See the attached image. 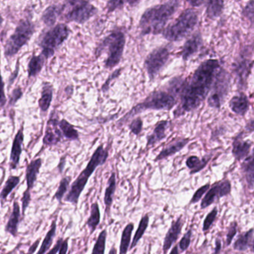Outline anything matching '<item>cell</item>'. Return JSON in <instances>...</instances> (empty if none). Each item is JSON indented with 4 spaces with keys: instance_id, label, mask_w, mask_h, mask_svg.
Wrapping results in <instances>:
<instances>
[{
    "instance_id": "cell-11",
    "label": "cell",
    "mask_w": 254,
    "mask_h": 254,
    "mask_svg": "<svg viewBox=\"0 0 254 254\" xmlns=\"http://www.w3.org/2000/svg\"><path fill=\"white\" fill-rule=\"evenodd\" d=\"M170 56L169 49L166 47H161L153 50L147 56L144 65L150 81L155 79L169 62Z\"/></svg>"
},
{
    "instance_id": "cell-2",
    "label": "cell",
    "mask_w": 254,
    "mask_h": 254,
    "mask_svg": "<svg viewBox=\"0 0 254 254\" xmlns=\"http://www.w3.org/2000/svg\"><path fill=\"white\" fill-rule=\"evenodd\" d=\"M180 5L179 1H169L145 10L139 23L141 34L142 35L162 34Z\"/></svg>"
},
{
    "instance_id": "cell-49",
    "label": "cell",
    "mask_w": 254,
    "mask_h": 254,
    "mask_svg": "<svg viewBox=\"0 0 254 254\" xmlns=\"http://www.w3.org/2000/svg\"><path fill=\"white\" fill-rule=\"evenodd\" d=\"M7 99L5 93V82L0 70V108H3L6 105Z\"/></svg>"
},
{
    "instance_id": "cell-56",
    "label": "cell",
    "mask_w": 254,
    "mask_h": 254,
    "mask_svg": "<svg viewBox=\"0 0 254 254\" xmlns=\"http://www.w3.org/2000/svg\"><path fill=\"white\" fill-rule=\"evenodd\" d=\"M192 7H199L205 4V1H190L188 2Z\"/></svg>"
},
{
    "instance_id": "cell-30",
    "label": "cell",
    "mask_w": 254,
    "mask_h": 254,
    "mask_svg": "<svg viewBox=\"0 0 254 254\" xmlns=\"http://www.w3.org/2000/svg\"><path fill=\"white\" fill-rule=\"evenodd\" d=\"M46 59L41 54L38 56L33 55L28 64V78L38 76L42 71Z\"/></svg>"
},
{
    "instance_id": "cell-48",
    "label": "cell",
    "mask_w": 254,
    "mask_h": 254,
    "mask_svg": "<svg viewBox=\"0 0 254 254\" xmlns=\"http://www.w3.org/2000/svg\"><path fill=\"white\" fill-rule=\"evenodd\" d=\"M127 1H108L107 2L106 8L108 13L114 12L116 10L121 9L124 7L125 4L127 3Z\"/></svg>"
},
{
    "instance_id": "cell-47",
    "label": "cell",
    "mask_w": 254,
    "mask_h": 254,
    "mask_svg": "<svg viewBox=\"0 0 254 254\" xmlns=\"http://www.w3.org/2000/svg\"><path fill=\"white\" fill-rule=\"evenodd\" d=\"M32 200V194H31L30 190H26L23 194V197L21 198L22 202V215L24 216L26 214V209L29 207Z\"/></svg>"
},
{
    "instance_id": "cell-46",
    "label": "cell",
    "mask_w": 254,
    "mask_h": 254,
    "mask_svg": "<svg viewBox=\"0 0 254 254\" xmlns=\"http://www.w3.org/2000/svg\"><path fill=\"white\" fill-rule=\"evenodd\" d=\"M23 91L22 90L21 87H17L16 88H14L13 90V91L11 92V96L9 97V105L11 106H14L17 104V102L23 97Z\"/></svg>"
},
{
    "instance_id": "cell-5",
    "label": "cell",
    "mask_w": 254,
    "mask_h": 254,
    "mask_svg": "<svg viewBox=\"0 0 254 254\" xmlns=\"http://www.w3.org/2000/svg\"><path fill=\"white\" fill-rule=\"evenodd\" d=\"M126 44L124 32L120 30L114 31L101 41L96 49L95 56L96 58L100 57L102 53L106 52L108 57L105 62V67L108 69H114L120 64L123 59Z\"/></svg>"
},
{
    "instance_id": "cell-22",
    "label": "cell",
    "mask_w": 254,
    "mask_h": 254,
    "mask_svg": "<svg viewBox=\"0 0 254 254\" xmlns=\"http://www.w3.org/2000/svg\"><path fill=\"white\" fill-rule=\"evenodd\" d=\"M169 124L170 122L168 120H161L156 124L152 133L147 137V148L154 146L166 138V131L169 128Z\"/></svg>"
},
{
    "instance_id": "cell-41",
    "label": "cell",
    "mask_w": 254,
    "mask_h": 254,
    "mask_svg": "<svg viewBox=\"0 0 254 254\" xmlns=\"http://www.w3.org/2000/svg\"><path fill=\"white\" fill-rule=\"evenodd\" d=\"M242 14V17L248 20L251 26H253L254 25V2L253 0L248 2L246 5L244 7Z\"/></svg>"
},
{
    "instance_id": "cell-52",
    "label": "cell",
    "mask_w": 254,
    "mask_h": 254,
    "mask_svg": "<svg viewBox=\"0 0 254 254\" xmlns=\"http://www.w3.org/2000/svg\"><path fill=\"white\" fill-rule=\"evenodd\" d=\"M68 248H69V238H66V239H64L63 242H62L58 254H67Z\"/></svg>"
},
{
    "instance_id": "cell-4",
    "label": "cell",
    "mask_w": 254,
    "mask_h": 254,
    "mask_svg": "<svg viewBox=\"0 0 254 254\" xmlns=\"http://www.w3.org/2000/svg\"><path fill=\"white\" fill-rule=\"evenodd\" d=\"M176 96L173 94L170 90H156L151 94L148 95L143 101L135 105L127 114H126L119 122V124L124 125L130 119L135 116L144 112L150 111H170L177 105Z\"/></svg>"
},
{
    "instance_id": "cell-37",
    "label": "cell",
    "mask_w": 254,
    "mask_h": 254,
    "mask_svg": "<svg viewBox=\"0 0 254 254\" xmlns=\"http://www.w3.org/2000/svg\"><path fill=\"white\" fill-rule=\"evenodd\" d=\"M149 220L150 218L148 214H145L141 218L137 230H136L134 236H133V240H132L130 248H129V251L133 249L137 245V244L139 243V240L143 237L144 234H145V231H146L148 225H149Z\"/></svg>"
},
{
    "instance_id": "cell-50",
    "label": "cell",
    "mask_w": 254,
    "mask_h": 254,
    "mask_svg": "<svg viewBox=\"0 0 254 254\" xmlns=\"http://www.w3.org/2000/svg\"><path fill=\"white\" fill-rule=\"evenodd\" d=\"M121 74V69H117V70L114 71L111 75H110L109 78L107 79V81H105L104 85L102 86V91L107 92L108 90H109V85L113 81H114L115 78H117L119 75Z\"/></svg>"
},
{
    "instance_id": "cell-28",
    "label": "cell",
    "mask_w": 254,
    "mask_h": 254,
    "mask_svg": "<svg viewBox=\"0 0 254 254\" xmlns=\"http://www.w3.org/2000/svg\"><path fill=\"white\" fill-rule=\"evenodd\" d=\"M211 160V156L200 158L197 156H190L186 160V166L190 170V175H194L203 170Z\"/></svg>"
},
{
    "instance_id": "cell-33",
    "label": "cell",
    "mask_w": 254,
    "mask_h": 254,
    "mask_svg": "<svg viewBox=\"0 0 254 254\" xmlns=\"http://www.w3.org/2000/svg\"><path fill=\"white\" fill-rule=\"evenodd\" d=\"M20 183V176L10 175L5 182V185L2 187V191L0 192V202L3 204L6 199L8 198L11 191L19 185Z\"/></svg>"
},
{
    "instance_id": "cell-34",
    "label": "cell",
    "mask_w": 254,
    "mask_h": 254,
    "mask_svg": "<svg viewBox=\"0 0 254 254\" xmlns=\"http://www.w3.org/2000/svg\"><path fill=\"white\" fill-rule=\"evenodd\" d=\"M101 221V212L100 209H99V203L97 201L94 202L91 205L90 208V214L87 219V227L90 229V235L93 234L96 231L99 224H100Z\"/></svg>"
},
{
    "instance_id": "cell-3",
    "label": "cell",
    "mask_w": 254,
    "mask_h": 254,
    "mask_svg": "<svg viewBox=\"0 0 254 254\" xmlns=\"http://www.w3.org/2000/svg\"><path fill=\"white\" fill-rule=\"evenodd\" d=\"M108 157H109L108 150L104 148L103 145H99L93 152L85 169L79 174L76 179L72 183L67 194L65 197V201L69 202L75 206L78 205L80 196L85 189L90 177L99 166H102L106 163Z\"/></svg>"
},
{
    "instance_id": "cell-16",
    "label": "cell",
    "mask_w": 254,
    "mask_h": 254,
    "mask_svg": "<svg viewBox=\"0 0 254 254\" xmlns=\"http://www.w3.org/2000/svg\"><path fill=\"white\" fill-rule=\"evenodd\" d=\"M183 227H184V220L181 215L178 217L175 221H172L171 227H169V230L166 233L164 241H163V254H167L168 251L171 249L172 245L177 242L181 235Z\"/></svg>"
},
{
    "instance_id": "cell-20",
    "label": "cell",
    "mask_w": 254,
    "mask_h": 254,
    "mask_svg": "<svg viewBox=\"0 0 254 254\" xmlns=\"http://www.w3.org/2000/svg\"><path fill=\"white\" fill-rule=\"evenodd\" d=\"M190 141V139L189 138H179L177 140L174 141L159 153L158 155L154 159V161H160L175 155V154L181 151L183 148H185Z\"/></svg>"
},
{
    "instance_id": "cell-21",
    "label": "cell",
    "mask_w": 254,
    "mask_h": 254,
    "mask_svg": "<svg viewBox=\"0 0 254 254\" xmlns=\"http://www.w3.org/2000/svg\"><path fill=\"white\" fill-rule=\"evenodd\" d=\"M229 106L232 112L236 115L245 117L249 111V99L245 93H240L230 99Z\"/></svg>"
},
{
    "instance_id": "cell-59",
    "label": "cell",
    "mask_w": 254,
    "mask_h": 254,
    "mask_svg": "<svg viewBox=\"0 0 254 254\" xmlns=\"http://www.w3.org/2000/svg\"><path fill=\"white\" fill-rule=\"evenodd\" d=\"M32 254V253H30V252H28L27 254Z\"/></svg>"
},
{
    "instance_id": "cell-58",
    "label": "cell",
    "mask_w": 254,
    "mask_h": 254,
    "mask_svg": "<svg viewBox=\"0 0 254 254\" xmlns=\"http://www.w3.org/2000/svg\"><path fill=\"white\" fill-rule=\"evenodd\" d=\"M117 254V249H116L115 246H113L111 249L110 250L109 254Z\"/></svg>"
},
{
    "instance_id": "cell-27",
    "label": "cell",
    "mask_w": 254,
    "mask_h": 254,
    "mask_svg": "<svg viewBox=\"0 0 254 254\" xmlns=\"http://www.w3.org/2000/svg\"><path fill=\"white\" fill-rule=\"evenodd\" d=\"M242 170L248 184V189L253 190L254 185V161L253 151L244 160L243 163H242Z\"/></svg>"
},
{
    "instance_id": "cell-43",
    "label": "cell",
    "mask_w": 254,
    "mask_h": 254,
    "mask_svg": "<svg viewBox=\"0 0 254 254\" xmlns=\"http://www.w3.org/2000/svg\"><path fill=\"white\" fill-rule=\"evenodd\" d=\"M210 186V184H206L200 187V188L197 189L195 192L193 194L191 200H190V204H194V203H197V202L200 201V199L203 197L204 194H206Z\"/></svg>"
},
{
    "instance_id": "cell-18",
    "label": "cell",
    "mask_w": 254,
    "mask_h": 254,
    "mask_svg": "<svg viewBox=\"0 0 254 254\" xmlns=\"http://www.w3.org/2000/svg\"><path fill=\"white\" fill-rule=\"evenodd\" d=\"M203 45V38L201 34L197 32L193 34L190 38L187 40L183 46L181 52V56L184 62L191 59L194 55L200 50Z\"/></svg>"
},
{
    "instance_id": "cell-54",
    "label": "cell",
    "mask_w": 254,
    "mask_h": 254,
    "mask_svg": "<svg viewBox=\"0 0 254 254\" xmlns=\"http://www.w3.org/2000/svg\"><path fill=\"white\" fill-rule=\"evenodd\" d=\"M221 239L217 238L215 239V248L214 249L213 254H219V253L221 252Z\"/></svg>"
},
{
    "instance_id": "cell-29",
    "label": "cell",
    "mask_w": 254,
    "mask_h": 254,
    "mask_svg": "<svg viewBox=\"0 0 254 254\" xmlns=\"http://www.w3.org/2000/svg\"><path fill=\"white\" fill-rule=\"evenodd\" d=\"M116 190H117L116 174L115 172H112L109 179H108L107 187L105 189V197H104V202H105V206H106L105 211H106L107 213H109L110 209L112 206Z\"/></svg>"
},
{
    "instance_id": "cell-8",
    "label": "cell",
    "mask_w": 254,
    "mask_h": 254,
    "mask_svg": "<svg viewBox=\"0 0 254 254\" xmlns=\"http://www.w3.org/2000/svg\"><path fill=\"white\" fill-rule=\"evenodd\" d=\"M36 31L32 20L23 18L19 21L12 35L8 38L4 47V56L11 59L15 56L30 41Z\"/></svg>"
},
{
    "instance_id": "cell-25",
    "label": "cell",
    "mask_w": 254,
    "mask_h": 254,
    "mask_svg": "<svg viewBox=\"0 0 254 254\" xmlns=\"http://www.w3.org/2000/svg\"><path fill=\"white\" fill-rule=\"evenodd\" d=\"M54 87L53 84L48 81L43 83L41 96L38 101V106L42 113H47L51 106L53 99Z\"/></svg>"
},
{
    "instance_id": "cell-31",
    "label": "cell",
    "mask_w": 254,
    "mask_h": 254,
    "mask_svg": "<svg viewBox=\"0 0 254 254\" xmlns=\"http://www.w3.org/2000/svg\"><path fill=\"white\" fill-rule=\"evenodd\" d=\"M56 230H57V217H56L52 221L50 230L46 234L42 244H41V248L38 250L37 254H46L50 251L52 245H53V240L56 236Z\"/></svg>"
},
{
    "instance_id": "cell-15",
    "label": "cell",
    "mask_w": 254,
    "mask_h": 254,
    "mask_svg": "<svg viewBox=\"0 0 254 254\" xmlns=\"http://www.w3.org/2000/svg\"><path fill=\"white\" fill-rule=\"evenodd\" d=\"M24 127L22 126L17 130L14 136V140L11 147V154H10V169L11 170L17 169L20 165V157L23 152V145L24 142Z\"/></svg>"
},
{
    "instance_id": "cell-53",
    "label": "cell",
    "mask_w": 254,
    "mask_h": 254,
    "mask_svg": "<svg viewBox=\"0 0 254 254\" xmlns=\"http://www.w3.org/2000/svg\"><path fill=\"white\" fill-rule=\"evenodd\" d=\"M63 238H59V239H58L57 242H56L55 246L53 247V248H52V249H50V251H49V252L47 253L46 254H58L59 248H60L61 245H62V242H63Z\"/></svg>"
},
{
    "instance_id": "cell-17",
    "label": "cell",
    "mask_w": 254,
    "mask_h": 254,
    "mask_svg": "<svg viewBox=\"0 0 254 254\" xmlns=\"http://www.w3.org/2000/svg\"><path fill=\"white\" fill-rule=\"evenodd\" d=\"M252 142L249 140H245L243 137V133H240L235 137L233 142L232 154L237 161H241L246 159L251 154Z\"/></svg>"
},
{
    "instance_id": "cell-35",
    "label": "cell",
    "mask_w": 254,
    "mask_h": 254,
    "mask_svg": "<svg viewBox=\"0 0 254 254\" xmlns=\"http://www.w3.org/2000/svg\"><path fill=\"white\" fill-rule=\"evenodd\" d=\"M206 14L208 18L215 19L221 15L224 8V1L221 0H212V1H206Z\"/></svg>"
},
{
    "instance_id": "cell-24",
    "label": "cell",
    "mask_w": 254,
    "mask_h": 254,
    "mask_svg": "<svg viewBox=\"0 0 254 254\" xmlns=\"http://www.w3.org/2000/svg\"><path fill=\"white\" fill-rule=\"evenodd\" d=\"M254 228L244 232L238 236L236 242L233 244V249L239 252H245L248 249L254 251Z\"/></svg>"
},
{
    "instance_id": "cell-38",
    "label": "cell",
    "mask_w": 254,
    "mask_h": 254,
    "mask_svg": "<svg viewBox=\"0 0 254 254\" xmlns=\"http://www.w3.org/2000/svg\"><path fill=\"white\" fill-rule=\"evenodd\" d=\"M71 177L66 176L61 180L60 184L59 187L53 196V199H56L59 203L62 201L64 197L68 190H69V186H70Z\"/></svg>"
},
{
    "instance_id": "cell-12",
    "label": "cell",
    "mask_w": 254,
    "mask_h": 254,
    "mask_svg": "<svg viewBox=\"0 0 254 254\" xmlns=\"http://www.w3.org/2000/svg\"><path fill=\"white\" fill-rule=\"evenodd\" d=\"M251 48L253 47L244 48L233 65V70L238 78V83L241 87L247 85V81L252 70L254 64V61L252 59L253 51L249 53V50Z\"/></svg>"
},
{
    "instance_id": "cell-32",
    "label": "cell",
    "mask_w": 254,
    "mask_h": 254,
    "mask_svg": "<svg viewBox=\"0 0 254 254\" xmlns=\"http://www.w3.org/2000/svg\"><path fill=\"white\" fill-rule=\"evenodd\" d=\"M59 127L62 132V136L66 140L77 141L79 139V133H78V130L75 128L73 125L69 123L65 119H62L59 121Z\"/></svg>"
},
{
    "instance_id": "cell-26",
    "label": "cell",
    "mask_w": 254,
    "mask_h": 254,
    "mask_svg": "<svg viewBox=\"0 0 254 254\" xmlns=\"http://www.w3.org/2000/svg\"><path fill=\"white\" fill-rule=\"evenodd\" d=\"M62 4L50 5L43 12L41 20L47 27H53L56 25L58 19L62 16Z\"/></svg>"
},
{
    "instance_id": "cell-57",
    "label": "cell",
    "mask_w": 254,
    "mask_h": 254,
    "mask_svg": "<svg viewBox=\"0 0 254 254\" xmlns=\"http://www.w3.org/2000/svg\"><path fill=\"white\" fill-rule=\"evenodd\" d=\"M179 254V248H178V245H175L174 248H172V251H171L170 254Z\"/></svg>"
},
{
    "instance_id": "cell-6",
    "label": "cell",
    "mask_w": 254,
    "mask_h": 254,
    "mask_svg": "<svg viewBox=\"0 0 254 254\" xmlns=\"http://www.w3.org/2000/svg\"><path fill=\"white\" fill-rule=\"evenodd\" d=\"M70 35V29L66 23H58L41 32L37 44L41 49V55L46 61L53 57L56 50L63 45Z\"/></svg>"
},
{
    "instance_id": "cell-13",
    "label": "cell",
    "mask_w": 254,
    "mask_h": 254,
    "mask_svg": "<svg viewBox=\"0 0 254 254\" xmlns=\"http://www.w3.org/2000/svg\"><path fill=\"white\" fill-rule=\"evenodd\" d=\"M231 190V182L228 179H223L214 183L202 199L200 209H206L221 197L228 196Z\"/></svg>"
},
{
    "instance_id": "cell-42",
    "label": "cell",
    "mask_w": 254,
    "mask_h": 254,
    "mask_svg": "<svg viewBox=\"0 0 254 254\" xmlns=\"http://www.w3.org/2000/svg\"><path fill=\"white\" fill-rule=\"evenodd\" d=\"M191 236H192V230L190 229L181 239L178 245V248H180L181 252H185L188 248H190V244H191Z\"/></svg>"
},
{
    "instance_id": "cell-10",
    "label": "cell",
    "mask_w": 254,
    "mask_h": 254,
    "mask_svg": "<svg viewBox=\"0 0 254 254\" xmlns=\"http://www.w3.org/2000/svg\"><path fill=\"white\" fill-rule=\"evenodd\" d=\"M230 73L221 68L215 76L212 88L207 96V104L210 108L219 110L228 95L230 89Z\"/></svg>"
},
{
    "instance_id": "cell-45",
    "label": "cell",
    "mask_w": 254,
    "mask_h": 254,
    "mask_svg": "<svg viewBox=\"0 0 254 254\" xmlns=\"http://www.w3.org/2000/svg\"><path fill=\"white\" fill-rule=\"evenodd\" d=\"M238 231V224L236 221H233L230 224L227 230V236H226V246H229L233 242L235 236Z\"/></svg>"
},
{
    "instance_id": "cell-19",
    "label": "cell",
    "mask_w": 254,
    "mask_h": 254,
    "mask_svg": "<svg viewBox=\"0 0 254 254\" xmlns=\"http://www.w3.org/2000/svg\"><path fill=\"white\" fill-rule=\"evenodd\" d=\"M20 219H21V211H20V204L19 202L15 200L13 203L12 211L5 227V232L9 233L13 237L17 238L18 236Z\"/></svg>"
},
{
    "instance_id": "cell-39",
    "label": "cell",
    "mask_w": 254,
    "mask_h": 254,
    "mask_svg": "<svg viewBox=\"0 0 254 254\" xmlns=\"http://www.w3.org/2000/svg\"><path fill=\"white\" fill-rule=\"evenodd\" d=\"M107 237H108V231L106 229H104L98 236L91 254H105Z\"/></svg>"
},
{
    "instance_id": "cell-9",
    "label": "cell",
    "mask_w": 254,
    "mask_h": 254,
    "mask_svg": "<svg viewBox=\"0 0 254 254\" xmlns=\"http://www.w3.org/2000/svg\"><path fill=\"white\" fill-rule=\"evenodd\" d=\"M97 13L98 8L88 1L72 0L62 4L61 17L66 23L84 24Z\"/></svg>"
},
{
    "instance_id": "cell-55",
    "label": "cell",
    "mask_w": 254,
    "mask_h": 254,
    "mask_svg": "<svg viewBox=\"0 0 254 254\" xmlns=\"http://www.w3.org/2000/svg\"><path fill=\"white\" fill-rule=\"evenodd\" d=\"M65 164H66V158H65V157H63L61 159L60 163H59V169L61 173L63 172L64 169Z\"/></svg>"
},
{
    "instance_id": "cell-40",
    "label": "cell",
    "mask_w": 254,
    "mask_h": 254,
    "mask_svg": "<svg viewBox=\"0 0 254 254\" xmlns=\"http://www.w3.org/2000/svg\"><path fill=\"white\" fill-rule=\"evenodd\" d=\"M218 212V211L217 207H214L213 209L206 215V218H205L203 223V233H206V232L209 231V229L212 227V224H214L215 219H216Z\"/></svg>"
},
{
    "instance_id": "cell-51",
    "label": "cell",
    "mask_w": 254,
    "mask_h": 254,
    "mask_svg": "<svg viewBox=\"0 0 254 254\" xmlns=\"http://www.w3.org/2000/svg\"><path fill=\"white\" fill-rule=\"evenodd\" d=\"M19 71H20V59H17L15 69H14V72L11 74L9 79H8V84H9V85H11V84L14 82V81L17 79V76H18Z\"/></svg>"
},
{
    "instance_id": "cell-23",
    "label": "cell",
    "mask_w": 254,
    "mask_h": 254,
    "mask_svg": "<svg viewBox=\"0 0 254 254\" xmlns=\"http://www.w3.org/2000/svg\"><path fill=\"white\" fill-rule=\"evenodd\" d=\"M43 164V160L41 158H37L32 160L26 166V181L28 190H33L35 182L38 180V175L40 173L41 166Z\"/></svg>"
},
{
    "instance_id": "cell-7",
    "label": "cell",
    "mask_w": 254,
    "mask_h": 254,
    "mask_svg": "<svg viewBox=\"0 0 254 254\" xmlns=\"http://www.w3.org/2000/svg\"><path fill=\"white\" fill-rule=\"evenodd\" d=\"M198 21V11L194 8H187L173 23L165 28L162 35L170 42L181 41L194 30Z\"/></svg>"
},
{
    "instance_id": "cell-14",
    "label": "cell",
    "mask_w": 254,
    "mask_h": 254,
    "mask_svg": "<svg viewBox=\"0 0 254 254\" xmlns=\"http://www.w3.org/2000/svg\"><path fill=\"white\" fill-rule=\"evenodd\" d=\"M59 117L54 111L52 112L50 120L47 122L45 135L43 139V143L45 146H53L58 145L62 141L63 136L59 127Z\"/></svg>"
},
{
    "instance_id": "cell-44",
    "label": "cell",
    "mask_w": 254,
    "mask_h": 254,
    "mask_svg": "<svg viewBox=\"0 0 254 254\" xmlns=\"http://www.w3.org/2000/svg\"><path fill=\"white\" fill-rule=\"evenodd\" d=\"M142 126H143V123L142 119L137 117L132 120L131 123L129 125V129L133 134L138 136L142 132Z\"/></svg>"
},
{
    "instance_id": "cell-1",
    "label": "cell",
    "mask_w": 254,
    "mask_h": 254,
    "mask_svg": "<svg viewBox=\"0 0 254 254\" xmlns=\"http://www.w3.org/2000/svg\"><path fill=\"white\" fill-rule=\"evenodd\" d=\"M221 68L217 59H209L202 62L190 78L182 81L179 93L181 101L178 108L174 111L175 118L200 107L209 95Z\"/></svg>"
},
{
    "instance_id": "cell-36",
    "label": "cell",
    "mask_w": 254,
    "mask_h": 254,
    "mask_svg": "<svg viewBox=\"0 0 254 254\" xmlns=\"http://www.w3.org/2000/svg\"><path fill=\"white\" fill-rule=\"evenodd\" d=\"M133 228H134L133 223H129L123 230L122 233L121 241H120V254H127L131 242Z\"/></svg>"
}]
</instances>
